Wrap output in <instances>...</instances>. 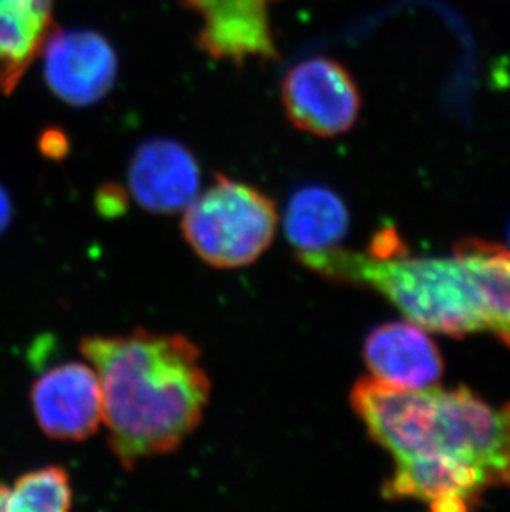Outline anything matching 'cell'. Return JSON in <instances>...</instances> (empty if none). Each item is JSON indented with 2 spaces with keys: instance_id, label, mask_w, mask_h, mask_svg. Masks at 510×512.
<instances>
[{
  "instance_id": "6da1fadb",
  "label": "cell",
  "mask_w": 510,
  "mask_h": 512,
  "mask_svg": "<svg viewBox=\"0 0 510 512\" xmlns=\"http://www.w3.org/2000/svg\"><path fill=\"white\" fill-rule=\"evenodd\" d=\"M80 348L97 372L108 441L123 468L173 453L193 435L211 395L196 343L135 329L85 337Z\"/></svg>"
},
{
  "instance_id": "7a4b0ae2",
  "label": "cell",
  "mask_w": 510,
  "mask_h": 512,
  "mask_svg": "<svg viewBox=\"0 0 510 512\" xmlns=\"http://www.w3.org/2000/svg\"><path fill=\"white\" fill-rule=\"evenodd\" d=\"M297 259L330 281L375 289L421 329L453 337L484 329L476 297L456 257H411L408 249L378 257L330 247L299 252Z\"/></svg>"
},
{
  "instance_id": "3957f363",
  "label": "cell",
  "mask_w": 510,
  "mask_h": 512,
  "mask_svg": "<svg viewBox=\"0 0 510 512\" xmlns=\"http://www.w3.org/2000/svg\"><path fill=\"white\" fill-rule=\"evenodd\" d=\"M277 224L274 199L251 184L217 174L216 183L184 209L181 229L209 266L237 269L269 249Z\"/></svg>"
},
{
  "instance_id": "277c9868",
  "label": "cell",
  "mask_w": 510,
  "mask_h": 512,
  "mask_svg": "<svg viewBox=\"0 0 510 512\" xmlns=\"http://www.w3.org/2000/svg\"><path fill=\"white\" fill-rule=\"evenodd\" d=\"M438 451L474 464L487 488L510 486V403L496 410L467 388H436Z\"/></svg>"
},
{
  "instance_id": "5b68a950",
  "label": "cell",
  "mask_w": 510,
  "mask_h": 512,
  "mask_svg": "<svg viewBox=\"0 0 510 512\" xmlns=\"http://www.w3.org/2000/svg\"><path fill=\"white\" fill-rule=\"evenodd\" d=\"M282 103L295 128L323 138L352 130L361 110L352 75L327 57L307 58L290 68L282 82Z\"/></svg>"
},
{
  "instance_id": "8992f818",
  "label": "cell",
  "mask_w": 510,
  "mask_h": 512,
  "mask_svg": "<svg viewBox=\"0 0 510 512\" xmlns=\"http://www.w3.org/2000/svg\"><path fill=\"white\" fill-rule=\"evenodd\" d=\"M118 72L115 50L92 30L50 32L44 45L45 82L55 97L88 107L110 93Z\"/></svg>"
},
{
  "instance_id": "52a82bcc",
  "label": "cell",
  "mask_w": 510,
  "mask_h": 512,
  "mask_svg": "<svg viewBox=\"0 0 510 512\" xmlns=\"http://www.w3.org/2000/svg\"><path fill=\"white\" fill-rule=\"evenodd\" d=\"M40 430L52 440L85 441L103 421L102 388L95 368L70 362L45 372L30 390Z\"/></svg>"
},
{
  "instance_id": "ba28073f",
  "label": "cell",
  "mask_w": 510,
  "mask_h": 512,
  "mask_svg": "<svg viewBox=\"0 0 510 512\" xmlns=\"http://www.w3.org/2000/svg\"><path fill=\"white\" fill-rule=\"evenodd\" d=\"M201 15L198 45L204 54L244 65L251 58L270 62L279 57L270 30V0H181Z\"/></svg>"
},
{
  "instance_id": "9c48e42d",
  "label": "cell",
  "mask_w": 510,
  "mask_h": 512,
  "mask_svg": "<svg viewBox=\"0 0 510 512\" xmlns=\"http://www.w3.org/2000/svg\"><path fill=\"white\" fill-rule=\"evenodd\" d=\"M395 473L383 484L386 499H418L434 511H467L487 488L474 464L449 453L395 459Z\"/></svg>"
},
{
  "instance_id": "30bf717a",
  "label": "cell",
  "mask_w": 510,
  "mask_h": 512,
  "mask_svg": "<svg viewBox=\"0 0 510 512\" xmlns=\"http://www.w3.org/2000/svg\"><path fill=\"white\" fill-rule=\"evenodd\" d=\"M131 194L154 214L184 213L199 194L201 173L193 153L178 141H146L138 146L128 170Z\"/></svg>"
},
{
  "instance_id": "8fae6325",
  "label": "cell",
  "mask_w": 510,
  "mask_h": 512,
  "mask_svg": "<svg viewBox=\"0 0 510 512\" xmlns=\"http://www.w3.org/2000/svg\"><path fill=\"white\" fill-rule=\"evenodd\" d=\"M371 377L393 387L424 390L443 375V358L423 329L390 322L373 330L363 345Z\"/></svg>"
},
{
  "instance_id": "7c38bea8",
  "label": "cell",
  "mask_w": 510,
  "mask_h": 512,
  "mask_svg": "<svg viewBox=\"0 0 510 512\" xmlns=\"http://www.w3.org/2000/svg\"><path fill=\"white\" fill-rule=\"evenodd\" d=\"M476 297L484 329L510 347V251L482 239H464L454 247Z\"/></svg>"
},
{
  "instance_id": "4fadbf2b",
  "label": "cell",
  "mask_w": 510,
  "mask_h": 512,
  "mask_svg": "<svg viewBox=\"0 0 510 512\" xmlns=\"http://www.w3.org/2000/svg\"><path fill=\"white\" fill-rule=\"evenodd\" d=\"M53 29L52 0H0V92H14Z\"/></svg>"
},
{
  "instance_id": "5bb4252c",
  "label": "cell",
  "mask_w": 510,
  "mask_h": 512,
  "mask_svg": "<svg viewBox=\"0 0 510 512\" xmlns=\"http://www.w3.org/2000/svg\"><path fill=\"white\" fill-rule=\"evenodd\" d=\"M348 211L332 189L308 186L292 196L285 211V236L302 251L337 247L348 231Z\"/></svg>"
},
{
  "instance_id": "9a60e30c",
  "label": "cell",
  "mask_w": 510,
  "mask_h": 512,
  "mask_svg": "<svg viewBox=\"0 0 510 512\" xmlns=\"http://www.w3.org/2000/svg\"><path fill=\"white\" fill-rule=\"evenodd\" d=\"M73 489L67 469L45 466L22 474L10 488L7 512H65L72 509Z\"/></svg>"
},
{
  "instance_id": "2e32d148",
  "label": "cell",
  "mask_w": 510,
  "mask_h": 512,
  "mask_svg": "<svg viewBox=\"0 0 510 512\" xmlns=\"http://www.w3.org/2000/svg\"><path fill=\"white\" fill-rule=\"evenodd\" d=\"M126 208H128V198L120 186L105 184L103 188L98 189L97 209L98 213L103 214L105 218H118L125 213Z\"/></svg>"
},
{
  "instance_id": "e0dca14e",
  "label": "cell",
  "mask_w": 510,
  "mask_h": 512,
  "mask_svg": "<svg viewBox=\"0 0 510 512\" xmlns=\"http://www.w3.org/2000/svg\"><path fill=\"white\" fill-rule=\"evenodd\" d=\"M40 151L50 160H62L68 151L67 138L55 130L45 131L40 138Z\"/></svg>"
},
{
  "instance_id": "ac0fdd59",
  "label": "cell",
  "mask_w": 510,
  "mask_h": 512,
  "mask_svg": "<svg viewBox=\"0 0 510 512\" xmlns=\"http://www.w3.org/2000/svg\"><path fill=\"white\" fill-rule=\"evenodd\" d=\"M10 221H12V203L7 191L0 186V234L9 228Z\"/></svg>"
},
{
  "instance_id": "d6986e66",
  "label": "cell",
  "mask_w": 510,
  "mask_h": 512,
  "mask_svg": "<svg viewBox=\"0 0 510 512\" xmlns=\"http://www.w3.org/2000/svg\"><path fill=\"white\" fill-rule=\"evenodd\" d=\"M10 486L0 483V512H7L9 508Z\"/></svg>"
},
{
  "instance_id": "ffe728a7",
  "label": "cell",
  "mask_w": 510,
  "mask_h": 512,
  "mask_svg": "<svg viewBox=\"0 0 510 512\" xmlns=\"http://www.w3.org/2000/svg\"><path fill=\"white\" fill-rule=\"evenodd\" d=\"M509 246H510V226H509Z\"/></svg>"
}]
</instances>
